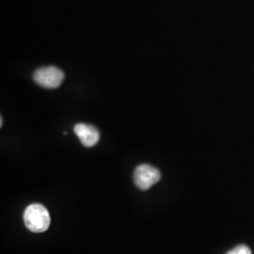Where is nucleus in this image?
<instances>
[{"mask_svg":"<svg viewBox=\"0 0 254 254\" xmlns=\"http://www.w3.org/2000/svg\"><path fill=\"white\" fill-rule=\"evenodd\" d=\"M226 254H252V251L248 246L239 245L233 249L232 251L228 252Z\"/></svg>","mask_w":254,"mask_h":254,"instance_id":"5","label":"nucleus"},{"mask_svg":"<svg viewBox=\"0 0 254 254\" xmlns=\"http://www.w3.org/2000/svg\"><path fill=\"white\" fill-rule=\"evenodd\" d=\"M64 73L56 66H46L37 69L33 73V81L46 89H57L64 80Z\"/></svg>","mask_w":254,"mask_h":254,"instance_id":"2","label":"nucleus"},{"mask_svg":"<svg viewBox=\"0 0 254 254\" xmlns=\"http://www.w3.org/2000/svg\"><path fill=\"white\" fill-rule=\"evenodd\" d=\"M134 183L137 189L147 190L161 179L160 172L151 165L141 164L137 166L133 174Z\"/></svg>","mask_w":254,"mask_h":254,"instance_id":"3","label":"nucleus"},{"mask_svg":"<svg viewBox=\"0 0 254 254\" xmlns=\"http://www.w3.org/2000/svg\"><path fill=\"white\" fill-rule=\"evenodd\" d=\"M24 222L30 232L44 233L50 226L51 218L49 212L44 205L33 203L25 210Z\"/></svg>","mask_w":254,"mask_h":254,"instance_id":"1","label":"nucleus"},{"mask_svg":"<svg viewBox=\"0 0 254 254\" xmlns=\"http://www.w3.org/2000/svg\"><path fill=\"white\" fill-rule=\"evenodd\" d=\"M74 133L78 136L82 145L91 148L97 144L100 139V133L96 127L87 124H77L74 128Z\"/></svg>","mask_w":254,"mask_h":254,"instance_id":"4","label":"nucleus"}]
</instances>
